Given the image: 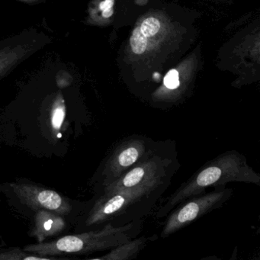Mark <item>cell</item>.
I'll list each match as a JSON object with an SVG mask.
<instances>
[{
	"mask_svg": "<svg viewBox=\"0 0 260 260\" xmlns=\"http://www.w3.org/2000/svg\"><path fill=\"white\" fill-rule=\"evenodd\" d=\"M240 22L219 47L214 64L230 76L232 87L260 89V10Z\"/></svg>",
	"mask_w": 260,
	"mask_h": 260,
	"instance_id": "1",
	"label": "cell"
},
{
	"mask_svg": "<svg viewBox=\"0 0 260 260\" xmlns=\"http://www.w3.org/2000/svg\"><path fill=\"white\" fill-rule=\"evenodd\" d=\"M165 175L159 173L156 169L147 170L143 167H136L127 173L119 181L110 184L106 191L121 190L143 189L147 192H153L164 182Z\"/></svg>",
	"mask_w": 260,
	"mask_h": 260,
	"instance_id": "7",
	"label": "cell"
},
{
	"mask_svg": "<svg viewBox=\"0 0 260 260\" xmlns=\"http://www.w3.org/2000/svg\"><path fill=\"white\" fill-rule=\"evenodd\" d=\"M143 34L148 39L157 35L162 28V22L157 18L149 17L143 22L141 26Z\"/></svg>",
	"mask_w": 260,
	"mask_h": 260,
	"instance_id": "12",
	"label": "cell"
},
{
	"mask_svg": "<svg viewBox=\"0 0 260 260\" xmlns=\"http://www.w3.org/2000/svg\"><path fill=\"white\" fill-rule=\"evenodd\" d=\"M233 196V189L216 187L208 193L196 196L182 203L170 214L161 233L162 238L170 237L205 214L223 206Z\"/></svg>",
	"mask_w": 260,
	"mask_h": 260,
	"instance_id": "4",
	"label": "cell"
},
{
	"mask_svg": "<svg viewBox=\"0 0 260 260\" xmlns=\"http://www.w3.org/2000/svg\"><path fill=\"white\" fill-rule=\"evenodd\" d=\"M0 260H72L66 258H54V257L40 256L30 252L22 250L19 248L4 251L0 254Z\"/></svg>",
	"mask_w": 260,
	"mask_h": 260,
	"instance_id": "10",
	"label": "cell"
},
{
	"mask_svg": "<svg viewBox=\"0 0 260 260\" xmlns=\"http://www.w3.org/2000/svg\"><path fill=\"white\" fill-rule=\"evenodd\" d=\"M115 4L114 0H106L104 2H102L100 5V10L105 11V10H109V9L113 8V5Z\"/></svg>",
	"mask_w": 260,
	"mask_h": 260,
	"instance_id": "15",
	"label": "cell"
},
{
	"mask_svg": "<svg viewBox=\"0 0 260 260\" xmlns=\"http://www.w3.org/2000/svg\"><path fill=\"white\" fill-rule=\"evenodd\" d=\"M255 234H260V224L259 226H258V228H257L256 232H255Z\"/></svg>",
	"mask_w": 260,
	"mask_h": 260,
	"instance_id": "19",
	"label": "cell"
},
{
	"mask_svg": "<svg viewBox=\"0 0 260 260\" xmlns=\"http://www.w3.org/2000/svg\"><path fill=\"white\" fill-rule=\"evenodd\" d=\"M57 137H58V138H61V137H62L61 134H58V135H57Z\"/></svg>",
	"mask_w": 260,
	"mask_h": 260,
	"instance_id": "21",
	"label": "cell"
},
{
	"mask_svg": "<svg viewBox=\"0 0 260 260\" xmlns=\"http://www.w3.org/2000/svg\"><path fill=\"white\" fill-rule=\"evenodd\" d=\"M132 225L115 228L107 224L101 231H90L60 237L52 241L27 245L23 250L40 256L87 254L97 251L115 249L130 241Z\"/></svg>",
	"mask_w": 260,
	"mask_h": 260,
	"instance_id": "3",
	"label": "cell"
},
{
	"mask_svg": "<svg viewBox=\"0 0 260 260\" xmlns=\"http://www.w3.org/2000/svg\"><path fill=\"white\" fill-rule=\"evenodd\" d=\"M139 153L135 147H129L120 153L118 158V165L121 167H128L135 164L138 159Z\"/></svg>",
	"mask_w": 260,
	"mask_h": 260,
	"instance_id": "13",
	"label": "cell"
},
{
	"mask_svg": "<svg viewBox=\"0 0 260 260\" xmlns=\"http://www.w3.org/2000/svg\"><path fill=\"white\" fill-rule=\"evenodd\" d=\"M137 4H147V1H144V2H142V1H141V2H137Z\"/></svg>",
	"mask_w": 260,
	"mask_h": 260,
	"instance_id": "20",
	"label": "cell"
},
{
	"mask_svg": "<svg viewBox=\"0 0 260 260\" xmlns=\"http://www.w3.org/2000/svg\"><path fill=\"white\" fill-rule=\"evenodd\" d=\"M148 194L150 193L143 189L106 191L89 212L86 225L92 226L106 221Z\"/></svg>",
	"mask_w": 260,
	"mask_h": 260,
	"instance_id": "6",
	"label": "cell"
},
{
	"mask_svg": "<svg viewBox=\"0 0 260 260\" xmlns=\"http://www.w3.org/2000/svg\"><path fill=\"white\" fill-rule=\"evenodd\" d=\"M258 143H259V144H260V135H259V138H258Z\"/></svg>",
	"mask_w": 260,
	"mask_h": 260,
	"instance_id": "23",
	"label": "cell"
},
{
	"mask_svg": "<svg viewBox=\"0 0 260 260\" xmlns=\"http://www.w3.org/2000/svg\"><path fill=\"white\" fill-rule=\"evenodd\" d=\"M258 221H260V211H259V214H258Z\"/></svg>",
	"mask_w": 260,
	"mask_h": 260,
	"instance_id": "22",
	"label": "cell"
},
{
	"mask_svg": "<svg viewBox=\"0 0 260 260\" xmlns=\"http://www.w3.org/2000/svg\"><path fill=\"white\" fill-rule=\"evenodd\" d=\"M231 182H243L260 187V173L236 150H228L205 162L171 194L158 212L162 217L184 202L205 194L207 188L225 186Z\"/></svg>",
	"mask_w": 260,
	"mask_h": 260,
	"instance_id": "2",
	"label": "cell"
},
{
	"mask_svg": "<svg viewBox=\"0 0 260 260\" xmlns=\"http://www.w3.org/2000/svg\"><path fill=\"white\" fill-rule=\"evenodd\" d=\"M243 260H260V249L255 251L252 253L249 254L247 258Z\"/></svg>",
	"mask_w": 260,
	"mask_h": 260,
	"instance_id": "16",
	"label": "cell"
},
{
	"mask_svg": "<svg viewBox=\"0 0 260 260\" xmlns=\"http://www.w3.org/2000/svg\"><path fill=\"white\" fill-rule=\"evenodd\" d=\"M18 199L34 211H51L59 215H68L72 209L71 203L54 190L33 185H12Z\"/></svg>",
	"mask_w": 260,
	"mask_h": 260,
	"instance_id": "5",
	"label": "cell"
},
{
	"mask_svg": "<svg viewBox=\"0 0 260 260\" xmlns=\"http://www.w3.org/2000/svg\"><path fill=\"white\" fill-rule=\"evenodd\" d=\"M199 260H222L220 257L216 256V255H209V256L205 257V258H201Z\"/></svg>",
	"mask_w": 260,
	"mask_h": 260,
	"instance_id": "18",
	"label": "cell"
},
{
	"mask_svg": "<svg viewBox=\"0 0 260 260\" xmlns=\"http://www.w3.org/2000/svg\"><path fill=\"white\" fill-rule=\"evenodd\" d=\"M66 228L63 216L51 211L40 210L36 211L34 217V226L30 236L35 237L38 243H45L48 237L58 235Z\"/></svg>",
	"mask_w": 260,
	"mask_h": 260,
	"instance_id": "8",
	"label": "cell"
},
{
	"mask_svg": "<svg viewBox=\"0 0 260 260\" xmlns=\"http://www.w3.org/2000/svg\"><path fill=\"white\" fill-rule=\"evenodd\" d=\"M114 10L113 8L109 9V10H105L103 12V17L109 18L113 15Z\"/></svg>",
	"mask_w": 260,
	"mask_h": 260,
	"instance_id": "17",
	"label": "cell"
},
{
	"mask_svg": "<svg viewBox=\"0 0 260 260\" xmlns=\"http://www.w3.org/2000/svg\"><path fill=\"white\" fill-rule=\"evenodd\" d=\"M146 241L147 240L144 237L130 240L124 244L112 249L109 253L103 256L86 260H132L144 248Z\"/></svg>",
	"mask_w": 260,
	"mask_h": 260,
	"instance_id": "9",
	"label": "cell"
},
{
	"mask_svg": "<svg viewBox=\"0 0 260 260\" xmlns=\"http://www.w3.org/2000/svg\"><path fill=\"white\" fill-rule=\"evenodd\" d=\"M131 46L135 54H141L146 51L147 46V38L143 34L141 27L134 30L130 39Z\"/></svg>",
	"mask_w": 260,
	"mask_h": 260,
	"instance_id": "11",
	"label": "cell"
},
{
	"mask_svg": "<svg viewBox=\"0 0 260 260\" xmlns=\"http://www.w3.org/2000/svg\"><path fill=\"white\" fill-rule=\"evenodd\" d=\"M64 116V109H62V108H57V109H56V110L54 111L52 118V124L53 127H54V128H60L62 123H63Z\"/></svg>",
	"mask_w": 260,
	"mask_h": 260,
	"instance_id": "14",
	"label": "cell"
}]
</instances>
